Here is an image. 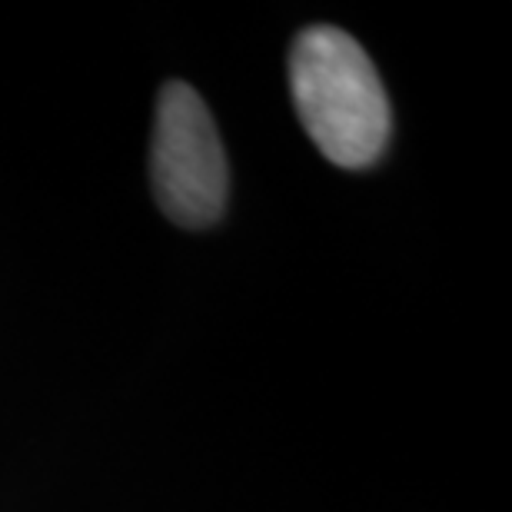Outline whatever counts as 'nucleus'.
I'll list each match as a JSON object with an SVG mask.
<instances>
[{
  "label": "nucleus",
  "mask_w": 512,
  "mask_h": 512,
  "mask_svg": "<svg viewBox=\"0 0 512 512\" xmlns=\"http://www.w3.org/2000/svg\"><path fill=\"white\" fill-rule=\"evenodd\" d=\"M150 180L163 213L180 227H210L227 207L230 173L217 124L190 84H167L157 100Z\"/></svg>",
  "instance_id": "f03ea898"
},
{
  "label": "nucleus",
  "mask_w": 512,
  "mask_h": 512,
  "mask_svg": "<svg viewBox=\"0 0 512 512\" xmlns=\"http://www.w3.org/2000/svg\"><path fill=\"white\" fill-rule=\"evenodd\" d=\"M290 87L303 130L330 163L363 170L389 140V100L366 50L340 27H310L290 54Z\"/></svg>",
  "instance_id": "f257e3e1"
}]
</instances>
